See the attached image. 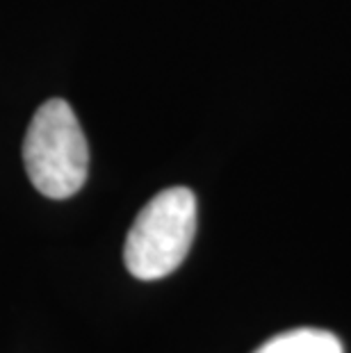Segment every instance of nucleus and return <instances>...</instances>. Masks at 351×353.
Listing matches in <instances>:
<instances>
[{"label": "nucleus", "instance_id": "nucleus-2", "mask_svg": "<svg viewBox=\"0 0 351 353\" xmlns=\"http://www.w3.org/2000/svg\"><path fill=\"white\" fill-rule=\"evenodd\" d=\"M197 235V196L188 187H169L141 208L126 237V269L139 281L169 276L188 258Z\"/></svg>", "mask_w": 351, "mask_h": 353}, {"label": "nucleus", "instance_id": "nucleus-1", "mask_svg": "<svg viewBox=\"0 0 351 353\" xmlns=\"http://www.w3.org/2000/svg\"><path fill=\"white\" fill-rule=\"evenodd\" d=\"M23 162L30 183L48 199H71L85 185L89 146L66 101L50 99L34 112L23 141Z\"/></svg>", "mask_w": 351, "mask_h": 353}, {"label": "nucleus", "instance_id": "nucleus-3", "mask_svg": "<svg viewBox=\"0 0 351 353\" xmlns=\"http://www.w3.org/2000/svg\"><path fill=\"white\" fill-rule=\"evenodd\" d=\"M253 353H345L342 342L328 330L297 328L272 337Z\"/></svg>", "mask_w": 351, "mask_h": 353}]
</instances>
